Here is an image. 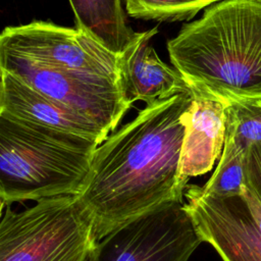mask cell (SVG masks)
I'll return each instance as SVG.
<instances>
[{
  "label": "cell",
  "mask_w": 261,
  "mask_h": 261,
  "mask_svg": "<svg viewBox=\"0 0 261 261\" xmlns=\"http://www.w3.org/2000/svg\"><path fill=\"white\" fill-rule=\"evenodd\" d=\"M192 100L186 91L147 105L97 147L76 196L95 243L129 220L184 201L180 155Z\"/></svg>",
  "instance_id": "1"
},
{
  "label": "cell",
  "mask_w": 261,
  "mask_h": 261,
  "mask_svg": "<svg viewBox=\"0 0 261 261\" xmlns=\"http://www.w3.org/2000/svg\"><path fill=\"white\" fill-rule=\"evenodd\" d=\"M190 90L226 101L261 100V3L223 0L167 42Z\"/></svg>",
  "instance_id": "2"
},
{
  "label": "cell",
  "mask_w": 261,
  "mask_h": 261,
  "mask_svg": "<svg viewBox=\"0 0 261 261\" xmlns=\"http://www.w3.org/2000/svg\"><path fill=\"white\" fill-rule=\"evenodd\" d=\"M99 142L0 113V198L13 202L79 196Z\"/></svg>",
  "instance_id": "3"
},
{
  "label": "cell",
  "mask_w": 261,
  "mask_h": 261,
  "mask_svg": "<svg viewBox=\"0 0 261 261\" xmlns=\"http://www.w3.org/2000/svg\"><path fill=\"white\" fill-rule=\"evenodd\" d=\"M5 207L0 261H87L93 223L75 196L40 200L20 211Z\"/></svg>",
  "instance_id": "4"
},
{
  "label": "cell",
  "mask_w": 261,
  "mask_h": 261,
  "mask_svg": "<svg viewBox=\"0 0 261 261\" xmlns=\"http://www.w3.org/2000/svg\"><path fill=\"white\" fill-rule=\"evenodd\" d=\"M202 242L185 202H172L108 232L87 261H188Z\"/></svg>",
  "instance_id": "5"
},
{
  "label": "cell",
  "mask_w": 261,
  "mask_h": 261,
  "mask_svg": "<svg viewBox=\"0 0 261 261\" xmlns=\"http://www.w3.org/2000/svg\"><path fill=\"white\" fill-rule=\"evenodd\" d=\"M0 69H5L37 91L95 120L113 132L132 106L120 82L108 76L54 68L24 57L0 51Z\"/></svg>",
  "instance_id": "6"
},
{
  "label": "cell",
  "mask_w": 261,
  "mask_h": 261,
  "mask_svg": "<svg viewBox=\"0 0 261 261\" xmlns=\"http://www.w3.org/2000/svg\"><path fill=\"white\" fill-rule=\"evenodd\" d=\"M0 51L54 68L108 76L119 81L116 55L77 29L35 20L3 29ZM120 82V81H119Z\"/></svg>",
  "instance_id": "7"
},
{
  "label": "cell",
  "mask_w": 261,
  "mask_h": 261,
  "mask_svg": "<svg viewBox=\"0 0 261 261\" xmlns=\"http://www.w3.org/2000/svg\"><path fill=\"white\" fill-rule=\"evenodd\" d=\"M185 207L203 242L210 244L223 261H261V231L241 195H207L188 185Z\"/></svg>",
  "instance_id": "8"
},
{
  "label": "cell",
  "mask_w": 261,
  "mask_h": 261,
  "mask_svg": "<svg viewBox=\"0 0 261 261\" xmlns=\"http://www.w3.org/2000/svg\"><path fill=\"white\" fill-rule=\"evenodd\" d=\"M190 91L193 100L186 117L179 169L186 186L190 177L210 171L220 158L225 142L226 109L230 104L205 91Z\"/></svg>",
  "instance_id": "9"
},
{
  "label": "cell",
  "mask_w": 261,
  "mask_h": 261,
  "mask_svg": "<svg viewBox=\"0 0 261 261\" xmlns=\"http://www.w3.org/2000/svg\"><path fill=\"white\" fill-rule=\"evenodd\" d=\"M1 71L0 113L39 125L93 139L100 144L108 137L95 120L37 91L15 74Z\"/></svg>",
  "instance_id": "10"
},
{
  "label": "cell",
  "mask_w": 261,
  "mask_h": 261,
  "mask_svg": "<svg viewBox=\"0 0 261 261\" xmlns=\"http://www.w3.org/2000/svg\"><path fill=\"white\" fill-rule=\"evenodd\" d=\"M157 33V28L137 33L119 55V81L130 104L142 100L150 105L190 91L180 73L163 62L150 45Z\"/></svg>",
  "instance_id": "11"
},
{
  "label": "cell",
  "mask_w": 261,
  "mask_h": 261,
  "mask_svg": "<svg viewBox=\"0 0 261 261\" xmlns=\"http://www.w3.org/2000/svg\"><path fill=\"white\" fill-rule=\"evenodd\" d=\"M69 3L75 29L116 55L125 50L137 34L125 22L121 0H69Z\"/></svg>",
  "instance_id": "12"
},
{
  "label": "cell",
  "mask_w": 261,
  "mask_h": 261,
  "mask_svg": "<svg viewBox=\"0 0 261 261\" xmlns=\"http://www.w3.org/2000/svg\"><path fill=\"white\" fill-rule=\"evenodd\" d=\"M246 152L225 139L219 162L208 181L201 187L207 195L227 197L241 195L245 184Z\"/></svg>",
  "instance_id": "13"
},
{
  "label": "cell",
  "mask_w": 261,
  "mask_h": 261,
  "mask_svg": "<svg viewBox=\"0 0 261 261\" xmlns=\"http://www.w3.org/2000/svg\"><path fill=\"white\" fill-rule=\"evenodd\" d=\"M219 0H125L127 13L141 19L157 21L190 20L200 10Z\"/></svg>",
  "instance_id": "14"
},
{
  "label": "cell",
  "mask_w": 261,
  "mask_h": 261,
  "mask_svg": "<svg viewBox=\"0 0 261 261\" xmlns=\"http://www.w3.org/2000/svg\"><path fill=\"white\" fill-rule=\"evenodd\" d=\"M225 139L247 152L261 141V100L231 102L226 109Z\"/></svg>",
  "instance_id": "15"
},
{
  "label": "cell",
  "mask_w": 261,
  "mask_h": 261,
  "mask_svg": "<svg viewBox=\"0 0 261 261\" xmlns=\"http://www.w3.org/2000/svg\"><path fill=\"white\" fill-rule=\"evenodd\" d=\"M245 185L261 201V141L253 143L246 152Z\"/></svg>",
  "instance_id": "16"
},
{
  "label": "cell",
  "mask_w": 261,
  "mask_h": 261,
  "mask_svg": "<svg viewBox=\"0 0 261 261\" xmlns=\"http://www.w3.org/2000/svg\"><path fill=\"white\" fill-rule=\"evenodd\" d=\"M242 196L246 200L250 212L257 224V227L261 231V201L257 198L254 192H252L248 187H246L245 184L243 187Z\"/></svg>",
  "instance_id": "17"
},
{
  "label": "cell",
  "mask_w": 261,
  "mask_h": 261,
  "mask_svg": "<svg viewBox=\"0 0 261 261\" xmlns=\"http://www.w3.org/2000/svg\"><path fill=\"white\" fill-rule=\"evenodd\" d=\"M252 1H255V2H259V3H261V0H252Z\"/></svg>",
  "instance_id": "18"
}]
</instances>
